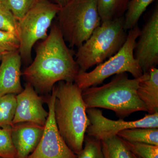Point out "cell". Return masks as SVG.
<instances>
[{
  "label": "cell",
  "instance_id": "6da1fadb",
  "mask_svg": "<svg viewBox=\"0 0 158 158\" xmlns=\"http://www.w3.org/2000/svg\"><path fill=\"white\" fill-rule=\"evenodd\" d=\"M33 62L22 73L38 94L52 92L57 83L74 82L80 71L57 23L52 24L47 37L36 48Z\"/></svg>",
  "mask_w": 158,
  "mask_h": 158
},
{
  "label": "cell",
  "instance_id": "7a4b0ae2",
  "mask_svg": "<svg viewBox=\"0 0 158 158\" xmlns=\"http://www.w3.org/2000/svg\"><path fill=\"white\" fill-rule=\"evenodd\" d=\"M54 111L60 135L69 148L77 155L83 148L90 121L82 90L74 82L61 81L54 87Z\"/></svg>",
  "mask_w": 158,
  "mask_h": 158
},
{
  "label": "cell",
  "instance_id": "3957f363",
  "mask_svg": "<svg viewBox=\"0 0 158 158\" xmlns=\"http://www.w3.org/2000/svg\"><path fill=\"white\" fill-rule=\"evenodd\" d=\"M143 74L130 79L126 73L116 75L109 83L82 90L86 108L112 110L121 119L138 111L148 112L147 107L138 97L137 89Z\"/></svg>",
  "mask_w": 158,
  "mask_h": 158
},
{
  "label": "cell",
  "instance_id": "277c9868",
  "mask_svg": "<svg viewBox=\"0 0 158 158\" xmlns=\"http://www.w3.org/2000/svg\"><path fill=\"white\" fill-rule=\"evenodd\" d=\"M127 36L124 16L102 22L78 48L75 60L80 70L86 71L113 56L122 47Z\"/></svg>",
  "mask_w": 158,
  "mask_h": 158
},
{
  "label": "cell",
  "instance_id": "5b68a950",
  "mask_svg": "<svg viewBox=\"0 0 158 158\" xmlns=\"http://www.w3.org/2000/svg\"><path fill=\"white\" fill-rule=\"evenodd\" d=\"M57 16L63 38L71 48L81 46L102 23L97 0H69Z\"/></svg>",
  "mask_w": 158,
  "mask_h": 158
},
{
  "label": "cell",
  "instance_id": "8992f818",
  "mask_svg": "<svg viewBox=\"0 0 158 158\" xmlns=\"http://www.w3.org/2000/svg\"><path fill=\"white\" fill-rule=\"evenodd\" d=\"M140 31L138 25L129 30L125 42L116 54L89 72L80 70L74 82L83 90L102 85L106 79L118 74L129 73L134 78L141 77L143 72L134 56Z\"/></svg>",
  "mask_w": 158,
  "mask_h": 158
},
{
  "label": "cell",
  "instance_id": "52a82bcc",
  "mask_svg": "<svg viewBox=\"0 0 158 158\" xmlns=\"http://www.w3.org/2000/svg\"><path fill=\"white\" fill-rule=\"evenodd\" d=\"M50 0H38L18 21L17 34L22 61L30 62L34 44L46 38L48 31L60 9Z\"/></svg>",
  "mask_w": 158,
  "mask_h": 158
},
{
  "label": "cell",
  "instance_id": "ba28073f",
  "mask_svg": "<svg viewBox=\"0 0 158 158\" xmlns=\"http://www.w3.org/2000/svg\"><path fill=\"white\" fill-rule=\"evenodd\" d=\"M51 93L43 98L48 106V116L42 137L37 147L27 158H77V155L68 147L57 127L54 116V88Z\"/></svg>",
  "mask_w": 158,
  "mask_h": 158
},
{
  "label": "cell",
  "instance_id": "9c48e42d",
  "mask_svg": "<svg viewBox=\"0 0 158 158\" xmlns=\"http://www.w3.org/2000/svg\"><path fill=\"white\" fill-rule=\"evenodd\" d=\"M86 113L90 125L86 130L88 136L102 141L117 135L123 130L135 128H158V112L146 114L143 118L135 121H126L109 119L103 115L98 108H88Z\"/></svg>",
  "mask_w": 158,
  "mask_h": 158
},
{
  "label": "cell",
  "instance_id": "30bf717a",
  "mask_svg": "<svg viewBox=\"0 0 158 158\" xmlns=\"http://www.w3.org/2000/svg\"><path fill=\"white\" fill-rule=\"evenodd\" d=\"M136 41L134 56L143 73L158 63V7L152 12Z\"/></svg>",
  "mask_w": 158,
  "mask_h": 158
},
{
  "label": "cell",
  "instance_id": "8fae6325",
  "mask_svg": "<svg viewBox=\"0 0 158 158\" xmlns=\"http://www.w3.org/2000/svg\"><path fill=\"white\" fill-rule=\"evenodd\" d=\"M16 98V110L12 125L31 122L44 126L48 112L43 106V98L39 95L34 87L27 83Z\"/></svg>",
  "mask_w": 158,
  "mask_h": 158
},
{
  "label": "cell",
  "instance_id": "7c38bea8",
  "mask_svg": "<svg viewBox=\"0 0 158 158\" xmlns=\"http://www.w3.org/2000/svg\"><path fill=\"white\" fill-rule=\"evenodd\" d=\"M22 63L18 50L8 52L3 56L0 65V96L16 95L23 90L20 79Z\"/></svg>",
  "mask_w": 158,
  "mask_h": 158
},
{
  "label": "cell",
  "instance_id": "4fadbf2b",
  "mask_svg": "<svg viewBox=\"0 0 158 158\" xmlns=\"http://www.w3.org/2000/svg\"><path fill=\"white\" fill-rule=\"evenodd\" d=\"M44 126L31 122L12 124L11 134L18 158H27L37 147L42 137Z\"/></svg>",
  "mask_w": 158,
  "mask_h": 158
},
{
  "label": "cell",
  "instance_id": "5bb4252c",
  "mask_svg": "<svg viewBox=\"0 0 158 158\" xmlns=\"http://www.w3.org/2000/svg\"><path fill=\"white\" fill-rule=\"evenodd\" d=\"M137 94L147 107L148 114L158 112V69L152 67L143 74Z\"/></svg>",
  "mask_w": 158,
  "mask_h": 158
},
{
  "label": "cell",
  "instance_id": "9a60e30c",
  "mask_svg": "<svg viewBox=\"0 0 158 158\" xmlns=\"http://www.w3.org/2000/svg\"><path fill=\"white\" fill-rule=\"evenodd\" d=\"M118 137L129 142L145 143L158 146V128H135L123 130Z\"/></svg>",
  "mask_w": 158,
  "mask_h": 158
},
{
  "label": "cell",
  "instance_id": "2e32d148",
  "mask_svg": "<svg viewBox=\"0 0 158 158\" xmlns=\"http://www.w3.org/2000/svg\"><path fill=\"white\" fill-rule=\"evenodd\" d=\"M130 0H97L98 9L101 22L123 16Z\"/></svg>",
  "mask_w": 158,
  "mask_h": 158
},
{
  "label": "cell",
  "instance_id": "e0dca14e",
  "mask_svg": "<svg viewBox=\"0 0 158 158\" xmlns=\"http://www.w3.org/2000/svg\"><path fill=\"white\" fill-rule=\"evenodd\" d=\"M155 0H130L124 16V28L129 31L138 25V21Z\"/></svg>",
  "mask_w": 158,
  "mask_h": 158
},
{
  "label": "cell",
  "instance_id": "ac0fdd59",
  "mask_svg": "<svg viewBox=\"0 0 158 158\" xmlns=\"http://www.w3.org/2000/svg\"><path fill=\"white\" fill-rule=\"evenodd\" d=\"M101 141L104 158H133L132 153L118 136Z\"/></svg>",
  "mask_w": 158,
  "mask_h": 158
},
{
  "label": "cell",
  "instance_id": "d6986e66",
  "mask_svg": "<svg viewBox=\"0 0 158 158\" xmlns=\"http://www.w3.org/2000/svg\"><path fill=\"white\" fill-rule=\"evenodd\" d=\"M16 107V94H10L0 96L1 127L11 126Z\"/></svg>",
  "mask_w": 158,
  "mask_h": 158
},
{
  "label": "cell",
  "instance_id": "ffe728a7",
  "mask_svg": "<svg viewBox=\"0 0 158 158\" xmlns=\"http://www.w3.org/2000/svg\"><path fill=\"white\" fill-rule=\"evenodd\" d=\"M11 126L0 127V158H18L11 138Z\"/></svg>",
  "mask_w": 158,
  "mask_h": 158
},
{
  "label": "cell",
  "instance_id": "44dd1931",
  "mask_svg": "<svg viewBox=\"0 0 158 158\" xmlns=\"http://www.w3.org/2000/svg\"><path fill=\"white\" fill-rule=\"evenodd\" d=\"M122 141L131 152L141 158H158V146Z\"/></svg>",
  "mask_w": 158,
  "mask_h": 158
},
{
  "label": "cell",
  "instance_id": "7402d4cb",
  "mask_svg": "<svg viewBox=\"0 0 158 158\" xmlns=\"http://www.w3.org/2000/svg\"><path fill=\"white\" fill-rule=\"evenodd\" d=\"M84 142L85 146L77 155V158H104L101 141L87 135Z\"/></svg>",
  "mask_w": 158,
  "mask_h": 158
},
{
  "label": "cell",
  "instance_id": "603a6c76",
  "mask_svg": "<svg viewBox=\"0 0 158 158\" xmlns=\"http://www.w3.org/2000/svg\"><path fill=\"white\" fill-rule=\"evenodd\" d=\"M38 0H0L11 11L18 21Z\"/></svg>",
  "mask_w": 158,
  "mask_h": 158
},
{
  "label": "cell",
  "instance_id": "cb8c5ba5",
  "mask_svg": "<svg viewBox=\"0 0 158 158\" xmlns=\"http://www.w3.org/2000/svg\"><path fill=\"white\" fill-rule=\"evenodd\" d=\"M18 21L11 11L0 2V31L16 34Z\"/></svg>",
  "mask_w": 158,
  "mask_h": 158
},
{
  "label": "cell",
  "instance_id": "d4e9b609",
  "mask_svg": "<svg viewBox=\"0 0 158 158\" xmlns=\"http://www.w3.org/2000/svg\"><path fill=\"white\" fill-rule=\"evenodd\" d=\"M19 41L17 34L0 31V50L10 52L19 50Z\"/></svg>",
  "mask_w": 158,
  "mask_h": 158
},
{
  "label": "cell",
  "instance_id": "484cf974",
  "mask_svg": "<svg viewBox=\"0 0 158 158\" xmlns=\"http://www.w3.org/2000/svg\"><path fill=\"white\" fill-rule=\"evenodd\" d=\"M50 1L55 4H57L59 7H60V8H61L66 5L69 2V0H50Z\"/></svg>",
  "mask_w": 158,
  "mask_h": 158
},
{
  "label": "cell",
  "instance_id": "4316f807",
  "mask_svg": "<svg viewBox=\"0 0 158 158\" xmlns=\"http://www.w3.org/2000/svg\"><path fill=\"white\" fill-rule=\"evenodd\" d=\"M7 52H8L0 50V61H1V60H2V58H3V56H4L5 54L7 53Z\"/></svg>",
  "mask_w": 158,
  "mask_h": 158
},
{
  "label": "cell",
  "instance_id": "83f0119b",
  "mask_svg": "<svg viewBox=\"0 0 158 158\" xmlns=\"http://www.w3.org/2000/svg\"><path fill=\"white\" fill-rule=\"evenodd\" d=\"M132 156L133 158H141L140 157L138 156H136L134 154L132 153Z\"/></svg>",
  "mask_w": 158,
  "mask_h": 158
}]
</instances>
